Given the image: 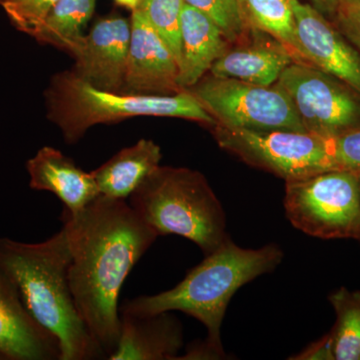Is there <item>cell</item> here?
I'll return each mask as SVG.
<instances>
[{"mask_svg": "<svg viewBox=\"0 0 360 360\" xmlns=\"http://www.w3.org/2000/svg\"><path fill=\"white\" fill-rule=\"evenodd\" d=\"M60 220L70 248L73 297L108 359L120 338L123 283L158 236L127 200L101 194L79 212L63 208Z\"/></svg>", "mask_w": 360, "mask_h": 360, "instance_id": "cell-1", "label": "cell"}, {"mask_svg": "<svg viewBox=\"0 0 360 360\" xmlns=\"http://www.w3.org/2000/svg\"><path fill=\"white\" fill-rule=\"evenodd\" d=\"M70 255L61 229L40 243L0 239V264L28 314L60 345V360L106 359L82 319L71 291Z\"/></svg>", "mask_w": 360, "mask_h": 360, "instance_id": "cell-2", "label": "cell"}, {"mask_svg": "<svg viewBox=\"0 0 360 360\" xmlns=\"http://www.w3.org/2000/svg\"><path fill=\"white\" fill-rule=\"evenodd\" d=\"M283 258L278 245L250 250L236 245L229 236L174 288L125 300L120 310L135 315L184 312L205 326L208 342L224 348L220 329L232 296L253 279L274 271Z\"/></svg>", "mask_w": 360, "mask_h": 360, "instance_id": "cell-3", "label": "cell"}, {"mask_svg": "<svg viewBox=\"0 0 360 360\" xmlns=\"http://www.w3.org/2000/svg\"><path fill=\"white\" fill-rule=\"evenodd\" d=\"M47 115L75 143L94 125L122 122L136 116L184 118L215 125L200 101L184 90L174 96L134 94L97 89L75 71L59 73L46 91Z\"/></svg>", "mask_w": 360, "mask_h": 360, "instance_id": "cell-4", "label": "cell"}, {"mask_svg": "<svg viewBox=\"0 0 360 360\" xmlns=\"http://www.w3.org/2000/svg\"><path fill=\"white\" fill-rule=\"evenodd\" d=\"M129 205L158 236L193 241L205 255L229 238L221 203L200 172L160 167L130 195Z\"/></svg>", "mask_w": 360, "mask_h": 360, "instance_id": "cell-5", "label": "cell"}, {"mask_svg": "<svg viewBox=\"0 0 360 360\" xmlns=\"http://www.w3.org/2000/svg\"><path fill=\"white\" fill-rule=\"evenodd\" d=\"M284 210L298 231L321 239L360 236L359 172L331 169L286 181Z\"/></svg>", "mask_w": 360, "mask_h": 360, "instance_id": "cell-6", "label": "cell"}, {"mask_svg": "<svg viewBox=\"0 0 360 360\" xmlns=\"http://www.w3.org/2000/svg\"><path fill=\"white\" fill-rule=\"evenodd\" d=\"M220 148L288 181L338 169L331 139L305 131L231 129L213 125Z\"/></svg>", "mask_w": 360, "mask_h": 360, "instance_id": "cell-7", "label": "cell"}, {"mask_svg": "<svg viewBox=\"0 0 360 360\" xmlns=\"http://www.w3.org/2000/svg\"><path fill=\"white\" fill-rule=\"evenodd\" d=\"M186 90L221 127L307 132L290 96L276 84L262 86L210 75Z\"/></svg>", "mask_w": 360, "mask_h": 360, "instance_id": "cell-8", "label": "cell"}, {"mask_svg": "<svg viewBox=\"0 0 360 360\" xmlns=\"http://www.w3.org/2000/svg\"><path fill=\"white\" fill-rule=\"evenodd\" d=\"M276 84L290 96L307 132L335 139L360 129V94L338 78L293 63Z\"/></svg>", "mask_w": 360, "mask_h": 360, "instance_id": "cell-9", "label": "cell"}, {"mask_svg": "<svg viewBox=\"0 0 360 360\" xmlns=\"http://www.w3.org/2000/svg\"><path fill=\"white\" fill-rule=\"evenodd\" d=\"M296 33L309 65L333 75L360 94V56L335 25L302 0H290Z\"/></svg>", "mask_w": 360, "mask_h": 360, "instance_id": "cell-10", "label": "cell"}, {"mask_svg": "<svg viewBox=\"0 0 360 360\" xmlns=\"http://www.w3.org/2000/svg\"><path fill=\"white\" fill-rule=\"evenodd\" d=\"M131 35L122 92L174 96L184 91L177 84L179 65L165 42L141 11H132Z\"/></svg>", "mask_w": 360, "mask_h": 360, "instance_id": "cell-11", "label": "cell"}, {"mask_svg": "<svg viewBox=\"0 0 360 360\" xmlns=\"http://www.w3.org/2000/svg\"><path fill=\"white\" fill-rule=\"evenodd\" d=\"M131 25L124 18L97 21L75 53V72L99 89L122 92Z\"/></svg>", "mask_w": 360, "mask_h": 360, "instance_id": "cell-12", "label": "cell"}, {"mask_svg": "<svg viewBox=\"0 0 360 360\" xmlns=\"http://www.w3.org/2000/svg\"><path fill=\"white\" fill-rule=\"evenodd\" d=\"M0 354L14 360H60V345L28 314L13 279L0 264Z\"/></svg>", "mask_w": 360, "mask_h": 360, "instance_id": "cell-13", "label": "cell"}, {"mask_svg": "<svg viewBox=\"0 0 360 360\" xmlns=\"http://www.w3.org/2000/svg\"><path fill=\"white\" fill-rule=\"evenodd\" d=\"M184 347V328L170 311L150 315L120 312L117 347L110 360H174Z\"/></svg>", "mask_w": 360, "mask_h": 360, "instance_id": "cell-14", "label": "cell"}, {"mask_svg": "<svg viewBox=\"0 0 360 360\" xmlns=\"http://www.w3.org/2000/svg\"><path fill=\"white\" fill-rule=\"evenodd\" d=\"M26 167L30 187L56 194L68 212H79L101 195L91 172L78 167L58 149L44 146L27 161Z\"/></svg>", "mask_w": 360, "mask_h": 360, "instance_id": "cell-15", "label": "cell"}, {"mask_svg": "<svg viewBox=\"0 0 360 360\" xmlns=\"http://www.w3.org/2000/svg\"><path fill=\"white\" fill-rule=\"evenodd\" d=\"M231 42L210 16L184 2L180 25V61L177 84L191 89L224 54Z\"/></svg>", "mask_w": 360, "mask_h": 360, "instance_id": "cell-16", "label": "cell"}, {"mask_svg": "<svg viewBox=\"0 0 360 360\" xmlns=\"http://www.w3.org/2000/svg\"><path fill=\"white\" fill-rule=\"evenodd\" d=\"M293 63L290 52L274 39L227 49L210 71L212 77L270 86L276 84L283 70Z\"/></svg>", "mask_w": 360, "mask_h": 360, "instance_id": "cell-17", "label": "cell"}, {"mask_svg": "<svg viewBox=\"0 0 360 360\" xmlns=\"http://www.w3.org/2000/svg\"><path fill=\"white\" fill-rule=\"evenodd\" d=\"M161 158V149L155 141L141 139L134 146L123 148L91 174L101 195L127 200L160 167Z\"/></svg>", "mask_w": 360, "mask_h": 360, "instance_id": "cell-18", "label": "cell"}, {"mask_svg": "<svg viewBox=\"0 0 360 360\" xmlns=\"http://www.w3.org/2000/svg\"><path fill=\"white\" fill-rule=\"evenodd\" d=\"M96 6V0H58L33 37L75 53L82 45L85 25Z\"/></svg>", "mask_w": 360, "mask_h": 360, "instance_id": "cell-19", "label": "cell"}, {"mask_svg": "<svg viewBox=\"0 0 360 360\" xmlns=\"http://www.w3.org/2000/svg\"><path fill=\"white\" fill-rule=\"evenodd\" d=\"M248 22L267 33L290 52L295 63L307 65L297 33L290 0H239Z\"/></svg>", "mask_w": 360, "mask_h": 360, "instance_id": "cell-20", "label": "cell"}, {"mask_svg": "<svg viewBox=\"0 0 360 360\" xmlns=\"http://www.w3.org/2000/svg\"><path fill=\"white\" fill-rule=\"evenodd\" d=\"M328 300L336 316L329 331L335 360H360V291L342 286Z\"/></svg>", "mask_w": 360, "mask_h": 360, "instance_id": "cell-21", "label": "cell"}, {"mask_svg": "<svg viewBox=\"0 0 360 360\" xmlns=\"http://www.w3.org/2000/svg\"><path fill=\"white\" fill-rule=\"evenodd\" d=\"M184 6V0H141L136 8L167 45L179 65L181 52L180 25Z\"/></svg>", "mask_w": 360, "mask_h": 360, "instance_id": "cell-22", "label": "cell"}, {"mask_svg": "<svg viewBox=\"0 0 360 360\" xmlns=\"http://www.w3.org/2000/svg\"><path fill=\"white\" fill-rule=\"evenodd\" d=\"M207 14L224 30L229 42H238L253 28L246 18L239 0H184Z\"/></svg>", "mask_w": 360, "mask_h": 360, "instance_id": "cell-23", "label": "cell"}, {"mask_svg": "<svg viewBox=\"0 0 360 360\" xmlns=\"http://www.w3.org/2000/svg\"><path fill=\"white\" fill-rule=\"evenodd\" d=\"M58 0H2L0 6L20 32L34 37Z\"/></svg>", "mask_w": 360, "mask_h": 360, "instance_id": "cell-24", "label": "cell"}, {"mask_svg": "<svg viewBox=\"0 0 360 360\" xmlns=\"http://www.w3.org/2000/svg\"><path fill=\"white\" fill-rule=\"evenodd\" d=\"M338 169L360 172V129L331 139Z\"/></svg>", "mask_w": 360, "mask_h": 360, "instance_id": "cell-25", "label": "cell"}, {"mask_svg": "<svg viewBox=\"0 0 360 360\" xmlns=\"http://www.w3.org/2000/svg\"><path fill=\"white\" fill-rule=\"evenodd\" d=\"M333 18L336 27L360 56V4L338 6Z\"/></svg>", "mask_w": 360, "mask_h": 360, "instance_id": "cell-26", "label": "cell"}, {"mask_svg": "<svg viewBox=\"0 0 360 360\" xmlns=\"http://www.w3.org/2000/svg\"><path fill=\"white\" fill-rule=\"evenodd\" d=\"M290 359L295 360H335L333 340L328 333L322 336L321 340L310 343L300 354L293 355Z\"/></svg>", "mask_w": 360, "mask_h": 360, "instance_id": "cell-27", "label": "cell"}, {"mask_svg": "<svg viewBox=\"0 0 360 360\" xmlns=\"http://www.w3.org/2000/svg\"><path fill=\"white\" fill-rule=\"evenodd\" d=\"M226 359L224 348L214 347L207 340H198L191 343L186 348V354L179 359L203 360Z\"/></svg>", "mask_w": 360, "mask_h": 360, "instance_id": "cell-28", "label": "cell"}, {"mask_svg": "<svg viewBox=\"0 0 360 360\" xmlns=\"http://www.w3.org/2000/svg\"><path fill=\"white\" fill-rule=\"evenodd\" d=\"M304 1L311 4L324 15L333 16V18H335L338 8V0H304Z\"/></svg>", "mask_w": 360, "mask_h": 360, "instance_id": "cell-29", "label": "cell"}, {"mask_svg": "<svg viewBox=\"0 0 360 360\" xmlns=\"http://www.w3.org/2000/svg\"><path fill=\"white\" fill-rule=\"evenodd\" d=\"M115 1L118 6L125 7V8H129L130 11H134L139 6L141 0H115Z\"/></svg>", "mask_w": 360, "mask_h": 360, "instance_id": "cell-30", "label": "cell"}, {"mask_svg": "<svg viewBox=\"0 0 360 360\" xmlns=\"http://www.w3.org/2000/svg\"><path fill=\"white\" fill-rule=\"evenodd\" d=\"M338 6H355L360 4V0H338Z\"/></svg>", "mask_w": 360, "mask_h": 360, "instance_id": "cell-31", "label": "cell"}, {"mask_svg": "<svg viewBox=\"0 0 360 360\" xmlns=\"http://www.w3.org/2000/svg\"><path fill=\"white\" fill-rule=\"evenodd\" d=\"M4 359V356L1 354H0V359Z\"/></svg>", "mask_w": 360, "mask_h": 360, "instance_id": "cell-32", "label": "cell"}, {"mask_svg": "<svg viewBox=\"0 0 360 360\" xmlns=\"http://www.w3.org/2000/svg\"><path fill=\"white\" fill-rule=\"evenodd\" d=\"M359 182H360V172H359ZM359 240L360 241V236H359Z\"/></svg>", "mask_w": 360, "mask_h": 360, "instance_id": "cell-33", "label": "cell"}, {"mask_svg": "<svg viewBox=\"0 0 360 360\" xmlns=\"http://www.w3.org/2000/svg\"><path fill=\"white\" fill-rule=\"evenodd\" d=\"M1 1H2V0H0V2H1Z\"/></svg>", "mask_w": 360, "mask_h": 360, "instance_id": "cell-34", "label": "cell"}]
</instances>
